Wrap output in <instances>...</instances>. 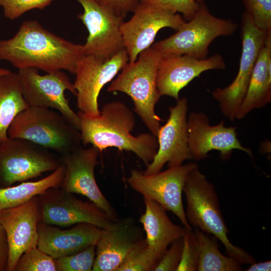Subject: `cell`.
Segmentation results:
<instances>
[{
  "mask_svg": "<svg viewBox=\"0 0 271 271\" xmlns=\"http://www.w3.org/2000/svg\"><path fill=\"white\" fill-rule=\"evenodd\" d=\"M183 193L187 203L186 216L192 227L197 228L217 238L222 243L227 255L240 264H250L255 261L252 255L233 245L228 238V229L214 186L199 170L198 165L188 173Z\"/></svg>",
  "mask_w": 271,
  "mask_h": 271,
  "instance_id": "cell-3",
  "label": "cell"
},
{
  "mask_svg": "<svg viewBox=\"0 0 271 271\" xmlns=\"http://www.w3.org/2000/svg\"><path fill=\"white\" fill-rule=\"evenodd\" d=\"M101 6L114 14L124 18L129 12H133L140 0H95Z\"/></svg>",
  "mask_w": 271,
  "mask_h": 271,
  "instance_id": "cell-35",
  "label": "cell"
},
{
  "mask_svg": "<svg viewBox=\"0 0 271 271\" xmlns=\"http://www.w3.org/2000/svg\"><path fill=\"white\" fill-rule=\"evenodd\" d=\"M237 26L231 20L212 15L202 1L191 20L186 22L174 35L154 43L152 47L162 54L187 55L205 59L212 42L218 37L233 35Z\"/></svg>",
  "mask_w": 271,
  "mask_h": 271,
  "instance_id": "cell-6",
  "label": "cell"
},
{
  "mask_svg": "<svg viewBox=\"0 0 271 271\" xmlns=\"http://www.w3.org/2000/svg\"><path fill=\"white\" fill-rule=\"evenodd\" d=\"M271 270V261L267 260L250 264L246 271H270Z\"/></svg>",
  "mask_w": 271,
  "mask_h": 271,
  "instance_id": "cell-37",
  "label": "cell"
},
{
  "mask_svg": "<svg viewBox=\"0 0 271 271\" xmlns=\"http://www.w3.org/2000/svg\"><path fill=\"white\" fill-rule=\"evenodd\" d=\"M198 248L193 228H185L181 259L176 271H197Z\"/></svg>",
  "mask_w": 271,
  "mask_h": 271,
  "instance_id": "cell-30",
  "label": "cell"
},
{
  "mask_svg": "<svg viewBox=\"0 0 271 271\" xmlns=\"http://www.w3.org/2000/svg\"><path fill=\"white\" fill-rule=\"evenodd\" d=\"M11 138L30 141L62 156L80 146V130L56 110L29 106L14 118L8 130Z\"/></svg>",
  "mask_w": 271,
  "mask_h": 271,
  "instance_id": "cell-5",
  "label": "cell"
},
{
  "mask_svg": "<svg viewBox=\"0 0 271 271\" xmlns=\"http://www.w3.org/2000/svg\"><path fill=\"white\" fill-rule=\"evenodd\" d=\"M28 107L18 73L11 71L0 76V143L8 139L9 127L16 116Z\"/></svg>",
  "mask_w": 271,
  "mask_h": 271,
  "instance_id": "cell-25",
  "label": "cell"
},
{
  "mask_svg": "<svg viewBox=\"0 0 271 271\" xmlns=\"http://www.w3.org/2000/svg\"><path fill=\"white\" fill-rule=\"evenodd\" d=\"M225 67L224 59L218 54L202 59L187 55L162 54L157 72V88L162 96L178 100L180 91L202 72Z\"/></svg>",
  "mask_w": 271,
  "mask_h": 271,
  "instance_id": "cell-19",
  "label": "cell"
},
{
  "mask_svg": "<svg viewBox=\"0 0 271 271\" xmlns=\"http://www.w3.org/2000/svg\"><path fill=\"white\" fill-rule=\"evenodd\" d=\"M183 247V237L173 241L167 248L154 271H176Z\"/></svg>",
  "mask_w": 271,
  "mask_h": 271,
  "instance_id": "cell-34",
  "label": "cell"
},
{
  "mask_svg": "<svg viewBox=\"0 0 271 271\" xmlns=\"http://www.w3.org/2000/svg\"><path fill=\"white\" fill-rule=\"evenodd\" d=\"M271 101V33L254 64L245 96L236 115L237 119Z\"/></svg>",
  "mask_w": 271,
  "mask_h": 271,
  "instance_id": "cell-23",
  "label": "cell"
},
{
  "mask_svg": "<svg viewBox=\"0 0 271 271\" xmlns=\"http://www.w3.org/2000/svg\"><path fill=\"white\" fill-rule=\"evenodd\" d=\"M15 271H57L55 259L37 246L32 247L20 256Z\"/></svg>",
  "mask_w": 271,
  "mask_h": 271,
  "instance_id": "cell-28",
  "label": "cell"
},
{
  "mask_svg": "<svg viewBox=\"0 0 271 271\" xmlns=\"http://www.w3.org/2000/svg\"><path fill=\"white\" fill-rule=\"evenodd\" d=\"M101 228L89 223L81 222L68 229L40 222L37 247L56 259L79 252L96 245Z\"/></svg>",
  "mask_w": 271,
  "mask_h": 271,
  "instance_id": "cell-21",
  "label": "cell"
},
{
  "mask_svg": "<svg viewBox=\"0 0 271 271\" xmlns=\"http://www.w3.org/2000/svg\"><path fill=\"white\" fill-rule=\"evenodd\" d=\"M198 3H200L202 1H203V0H195Z\"/></svg>",
  "mask_w": 271,
  "mask_h": 271,
  "instance_id": "cell-39",
  "label": "cell"
},
{
  "mask_svg": "<svg viewBox=\"0 0 271 271\" xmlns=\"http://www.w3.org/2000/svg\"><path fill=\"white\" fill-rule=\"evenodd\" d=\"M188 146L192 160L206 158L209 152H220L222 160L229 158L233 150H238L252 157L250 149L241 145L237 138L235 126H226L223 121L211 125L203 112H191L187 118Z\"/></svg>",
  "mask_w": 271,
  "mask_h": 271,
  "instance_id": "cell-17",
  "label": "cell"
},
{
  "mask_svg": "<svg viewBox=\"0 0 271 271\" xmlns=\"http://www.w3.org/2000/svg\"><path fill=\"white\" fill-rule=\"evenodd\" d=\"M131 18L120 26L123 44L129 59L134 62L139 55L151 47L158 32L164 28L178 31L186 22L176 13L140 1Z\"/></svg>",
  "mask_w": 271,
  "mask_h": 271,
  "instance_id": "cell-14",
  "label": "cell"
},
{
  "mask_svg": "<svg viewBox=\"0 0 271 271\" xmlns=\"http://www.w3.org/2000/svg\"><path fill=\"white\" fill-rule=\"evenodd\" d=\"M10 72V70L3 68H0V76L7 74Z\"/></svg>",
  "mask_w": 271,
  "mask_h": 271,
  "instance_id": "cell-38",
  "label": "cell"
},
{
  "mask_svg": "<svg viewBox=\"0 0 271 271\" xmlns=\"http://www.w3.org/2000/svg\"><path fill=\"white\" fill-rule=\"evenodd\" d=\"M198 248L197 271H240L242 264L235 259L223 255L219 250L218 239L194 228Z\"/></svg>",
  "mask_w": 271,
  "mask_h": 271,
  "instance_id": "cell-26",
  "label": "cell"
},
{
  "mask_svg": "<svg viewBox=\"0 0 271 271\" xmlns=\"http://www.w3.org/2000/svg\"><path fill=\"white\" fill-rule=\"evenodd\" d=\"M158 8L173 13H180L189 21L197 13L200 3L195 0H140Z\"/></svg>",
  "mask_w": 271,
  "mask_h": 271,
  "instance_id": "cell-33",
  "label": "cell"
},
{
  "mask_svg": "<svg viewBox=\"0 0 271 271\" xmlns=\"http://www.w3.org/2000/svg\"><path fill=\"white\" fill-rule=\"evenodd\" d=\"M81 143L91 144L100 152L114 147L133 152L146 166L153 160L158 148L157 138L152 133L131 134L136 125L133 111L124 103L105 104L95 115L79 111Z\"/></svg>",
  "mask_w": 271,
  "mask_h": 271,
  "instance_id": "cell-2",
  "label": "cell"
},
{
  "mask_svg": "<svg viewBox=\"0 0 271 271\" xmlns=\"http://www.w3.org/2000/svg\"><path fill=\"white\" fill-rule=\"evenodd\" d=\"M53 152L30 141L8 138L0 143V188L53 172L60 165Z\"/></svg>",
  "mask_w": 271,
  "mask_h": 271,
  "instance_id": "cell-7",
  "label": "cell"
},
{
  "mask_svg": "<svg viewBox=\"0 0 271 271\" xmlns=\"http://www.w3.org/2000/svg\"><path fill=\"white\" fill-rule=\"evenodd\" d=\"M84 56L83 45L54 34L36 20L23 22L13 37L0 39V61L18 70L35 68L47 73L65 70L74 74Z\"/></svg>",
  "mask_w": 271,
  "mask_h": 271,
  "instance_id": "cell-1",
  "label": "cell"
},
{
  "mask_svg": "<svg viewBox=\"0 0 271 271\" xmlns=\"http://www.w3.org/2000/svg\"><path fill=\"white\" fill-rule=\"evenodd\" d=\"M9 247L5 230L0 222V271H7Z\"/></svg>",
  "mask_w": 271,
  "mask_h": 271,
  "instance_id": "cell-36",
  "label": "cell"
},
{
  "mask_svg": "<svg viewBox=\"0 0 271 271\" xmlns=\"http://www.w3.org/2000/svg\"><path fill=\"white\" fill-rule=\"evenodd\" d=\"M83 12L78 16L88 31L83 45L84 55H93L105 60L124 49L120 31L124 18L119 17L95 0H76Z\"/></svg>",
  "mask_w": 271,
  "mask_h": 271,
  "instance_id": "cell-15",
  "label": "cell"
},
{
  "mask_svg": "<svg viewBox=\"0 0 271 271\" xmlns=\"http://www.w3.org/2000/svg\"><path fill=\"white\" fill-rule=\"evenodd\" d=\"M40 221L68 227L78 223L93 224L101 229L115 221L93 202L84 201L60 187H53L37 196Z\"/></svg>",
  "mask_w": 271,
  "mask_h": 271,
  "instance_id": "cell-11",
  "label": "cell"
},
{
  "mask_svg": "<svg viewBox=\"0 0 271 271\" xmlns=\"http://www.w3.org/2000/svg\"><path fill=\"white\" fill-rule=\"evenodd\" d=\"M40 221L37 196L22 204L0 211V222L5 230L9 247L7 271H15L22 254L37 246Z\"/></svg>",
  "mask_w": 271,
  "mask_h": 271,
  "instance_id": "cell-18",
  "label": "cell"
},
{
  "mask_svg": "<svg viewBox=\"0 0 271 271\" xmlns=\"http://www.w3.org/2000/svg\"><path fill=\"white\" fill-rule=\"evenodd\" d=\"M160 260L144 238L131 248L116 271H154Z\"/></svg>",
  "mask_w": 271,
  "mask_h": 271,
  "instance_id": "cell-27",
  "label": "cell"
},
{
  "mask_svg": "<svg viewBox=\"0 0 271 271\" xmlns=\"http://www.w3.org/2000/svg\"><path fill=\"white\" fill-rule=\"evenodd\" d=\"M177 101L175 106L169 108L170 115L167 122L159 128L157 136L158 151L143 172L145 174L161 171L167 163L169 168L173 167L182 165L187 160H192L188 146V100L183 97Z\"/></svg>",
  "mask_w": 271,
  "mask_h": 271,
  "instance_id": "cell-16",
  "label": "cell"
},
{
  "mask_svg": "<svg viewBox=\"0 0 271 271\" xmlns=\"http://www.w3.org/2000/svg\"><path fill=\"white\" fill-rule=\"evenodd\" d=\"M54 0H0V7L5 17L11 20L20 17L25 13L33 10H43Z\"/></svg>",
  "mask_w": 271,
  "mask_h": 271,
  "instance_id": "cell-32",
  "label": "cell"
},
{
  "mask_svg": "<svg viewBox=\"0 0 271 271\" xmlns=\"http://www.w3.org/2000/svg\"><path fill=\"white\" fill-rule=\"evenodd\" d=\"M189 163L169 167L164 171L147 175L138 170H132L126 181L129 186L146 198L153 200L166 210L172 212L187 228L189 224L184 208L182 193L186 176L197 166Z\"/></svg>",
  "mask_w": 271,
  "mask_h": 271,
  "instance_id": "cell-10",
  "label": "cell"
},
{
  "mask_svg": "<svg viewBox=\"0 0 271 271\" xmlns=\"http://www.w3.org/2000/svg\"><path fill=\"white\" fill-rule=\"evenodd\" d=\"M64 172V166L61 163L50 175L40 180L0 188V211L22 204L50 188L60 187Z\"/></svg>",
  "mask_w": 271,
  "mask_h": 271,
  "instance_id": "cell-24",
  "label": "cell"
},
{
  "mask_svg": "<svg viewBox=\"0 0 271 271\" xmlns=\"http://www.w3.org/2000/svg\"><path fill=\"white\" fill-rule=\"evenodd\" d=\"M100 152L93 146L87 148L79 146L60 156L65 172L60 188L86 197L116 221L119 219L118 213L103 194L95 180L94 170Z\"/></svg>",
  "mask_w": 271,
  "mask_h": 271,
  "instance_id": "cell-13",
  "label": "cell"
},
{
  "mask_svg": "<svg viewBox=\"0 0 271 271\" xmlns=\"http://www.w3.org/2000/svg\"><path fill=\"white\" fill-rule=\"evenodd\" d=\"M144 201L145 211L139 221L149 247L161 259L171 243L183 237L186 227L174 223L166 210L156 202L146 198Z\"/></svg>",
  "mask_w": 271,
  "mask_h": 271,
  "instance_id": "cell-22",
  "label": "cell"
},
{
  "mask_svg": "<svg viewBox=\"0 0 271 271\" xmlns=\"http://www.w3.org/2000/svg\"><path fill=\"white\" fill-rule=\"evenodd\" d=\"M245 12L254 25L266 33L271 32V0H243Z\"/></svg>",
  "mask_w": 271,
  "mask_h": 271,
  "instance_id": "cell-31",
  "label": "cell"
},
{
  "mask_svg": "<svg viewBox=\"0 0 271 271\" xmlns=\"http://www.w3.org/2000/svg\"><path fill=\"white\" fill-rule=\"evenodd\" d=\"M133 62H128L107 89L120 91L132 99L134 111L157 137L162 119L156 113L155 107L162 96L157 86L158 66L162 54L152 46L142 51Z\"/></svg>",
  "mask_w": 271,
  "mask_h": 271,
  "instance_id": "cell-4",
  "label": "cell"
},
{
  "mask_svg": "<svg viewBox=\"0 0 271 271\" xmlns=\"http://www.w3.org/2000/svg\"><path fill=\"white\" fill-rule=\"evenodd\" d=\"M17 73L22 94L28 106L56 110L80 130V118L69 106L64 94L68 90L76 96L77 92L62 70L41 75L36 68H26L19 69Z\"/></svg>",
  "mask_w": 271,
  "mask_h": 271,
  "instance_id": "cell-8",
  "label": "cell"
},
{
  "mask_svg": "<svg viewBox=\"0 0 271 271\" xmlns=\"http://www.w3.org/2000/svg\"><path fill=\"white\" fill-rule=\"evenodd\" d=\"M96 253V245H91L76 253L55 259L57 271H91Z\"/></svg>",
  "mask_w": 271,
  "mask_h": 271,
  "instance_id": "cell-29",
  "label": "cell"
},
{
  "mask_svg": "<svg viewBox=\"0 0 271 271\" xmlns=\"http://www.w3.org/2000/svg\"><path fill=\"white\" fill-rule=\"evenodd\" d=\"M241 28L242 51L236 76L228 86L217 88L212 93L222 114L231 121L236 118L255 62L268 35L271 33L257 28L245 12L242 17Z\"/></svg>",
  "mask_w": 271,
  "mask_h": 271,
  "instance_id": "cell-9",
  "label": "cell"
},
{
  "mask_svg": "<svg viewBox=\"0 0 271 271\" xmlns=\"http://www.w3.org/2000/svg\"><path fill=\"white\" fill-rule=\"evenodd\" d=\"M144 238L141 227L130 217L119 219L102 229L92 270L116 271L131 248Z\"/></svg>",
  "mask_w": 271,
  "mask_h": 271,
  "instance_id": "cell-20",
  "label": "cell"
},
{
  "mask_svg": "<svg viewBox=\"0 0 271 271\" xmlns=\"http://www.w3.org/2000/svg\"><path fill=\"white\" fill-rule=\"evenodd\" d=\"M128 61L125 49L107 60L93 55H85L79 61L73 84L77 92V106L79 111L90 115L99 113L98 98L101 90Z\"/></svg>",
  "mask_w": 271,
  "mask_h": 271,
  "instance_id": "cell-12",
  "label": "cell"
}]
</instances>
